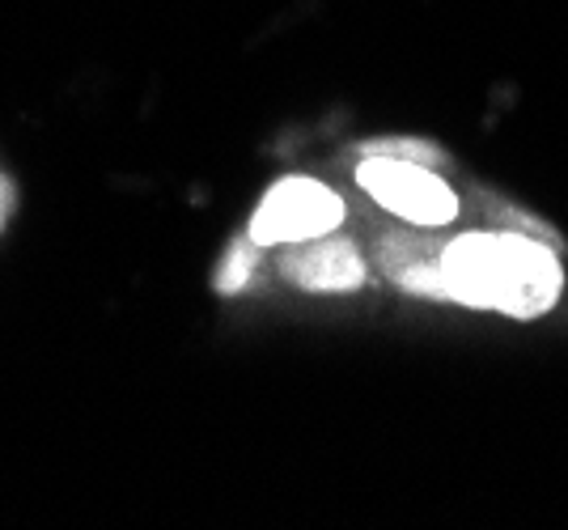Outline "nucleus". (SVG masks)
I'll return each mask as SVG.
<instances>
[{
  "label": "nucleus",
  "instance_id": "nucleus-1",
  "mask_svg": "<svg viewBox=\"0 0 568 530\" xmlns=\"http://www.w3.org/2000/svg\"><path fill=\"white\" fill-rule=\"evenodd\" d=\"M446 302L475 310H500L509 318H539L565 293L556 251L521 234H463L442 251Z\"/></svg>",
  "mask_w": 568,
  "mask_h": 530
},
{
  "label": "nucleus",
  "instance_id": "nucleus-2",
  "mask_svg": "<svg viewBox=\"0 0 568 530\" xmlns=\"http://www.w3.org/2000/svg\"><path fill=\"white\" fill-rule=\"evenodd\" d=\"M344 221V204L332 187L314 179H281L251 217L246 238L255 246H281V242H310L332 234Z\"/></svg>",
  "mask_w": 568,
  "mask_h": 530
},
{
  "label": "nucleus",
  "instance_id": "nucleus-3",
  "mask_svg": "<svg viewBox=\"0 0 568 530\" xmlns=\"http://www.w3.org/2000/svg\"><path fill=\"white\" fill-rule=\"evenodd\" d=\"M356 183L374 195L382 208H390L403 221H416V225H446L458 213V200L433 174V166H416V162H399V157H365V166L356 170Z\"/></svg>",
  "mask_w": 568,
  "mask_h": 530
},
{
  "label": "nucleus",
  "instance_id": "nucleus-4",
  "mask_svg": "<svg viewBox=\"0 0 568 530\" xmlns=\"http://www.w3.org/2000/svg\"><path fill=\"white\" fill-rule=\"evenodd\" d=\"M281 267L293 285L310 293H348L361 289V281H365V264H361L353 242L327 238V234L310 238L302 251H288Z\"/></svg>",
  "mask_w": 568,
  "mask_h": 530
},
{
  "label": "nucleus",
  "instance_id": "nucleus-5",
  "mask_svg": "<svg viewBox=\"0 0 568 530\" xmlns=\"http://www.w3.org/2000/svg\"><path fill=\"white\" fill-rule=\"evenodd\" d=\"M365 157H399V162H416V166H442V153L428 141H407V136H386V141H369Z\"/></svg>",
  "mask_w": 568,
  "mask_h": 530
},
{
  "label": "nucleus",
  "instance_id": "nucleus-6",
  "mask_svg": "<svg viewBox=\"0 0 568 530\" xmlns=\"http://www.w3.org/2000/svg\"><path fill=\"white\" fill-rule=\"evenodd\" d=\"M255 259H260V251H255V242L242 238L234 242V251L225 255V267L216 272V293H237L242 285H251V272H255Z\"/></svg>",
  "mask_w": 568,
  "mask_h": 530
}]
</instances>
